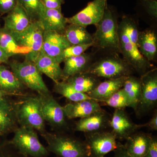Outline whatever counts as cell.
Segmentation results:
<instances>
[{
	"instance_id": "obj_1",
	"label": "cell",
	"mask_w": 157,
	"mask_h": 157,
	"mask_svg": "<svg viewBox=\"0 0 157 157\" xmlns=\"http://www.w3.org/2000/svg\"><path fill=\"white\" fill-rule=\"evenodd\" d=\"M139 33L135 20L131 17L124 16L118 25L121 53L123 56L124 60L142 75L148 71L151 65L142 56L138 49Z\"/></svg>"
},
{
	"instance_id": "obj_2",
	"label": "cell",
	"mask_w": 157,
	"mask_h": 157,
	"mask_svg": "<svg viewBox=\"0 0 157 157\" xmlns=\"http://www.w3.org/2000/svg\"><path fill=\"white\" fill-rule=\"evenodd\" d=\"M14 102L15 114L19 126L30 127L40 134L45 132V122L42 114L39 94H24Z\"/></svg>"
},
{
	"instance_id": "obj_3",
	"label": "cell",
	"mask_w": 157,
	"mask_h": 157,
	"mask_svg": "<svg viewBox=\"0 0 157 157\" xmlns=\"http://www.w3.org/2000/svg\"><path fill=\"white\" fill-rule=\"evenodd\" d=\"M47 144L49 152L58 157H90L89 148L85 141L73 137L45 132L41 135Z\"/></svg>"
},
{
	"instance_id": "obj_4",
	"label": "cell",
	"mask_w": 157,
	"mask_h": 157,
	"mask_svg": "<svg viewBox=\"0 0 157 157\" xmlns=\"http://www.w3.org/2000/svg\"><path fill=\"white\" fill-rule=\"evenodd\" d=\"M96 26V32L92 36L94 45L120 52L118 25L114 12L108 6L102 19Z\"/></svg>"
},
{
	"instance_id": "obj_5",
	"label": "cell",
	"mask_w": 157,
	"mask_h": 157,
	"mask_svg": "<svg viewBox=\"0 0 157 157\" xmlns=\"http://www.w3.org/2000/svg\"><path fill=\"white\" fill-rule=\"evenodd\" d=\"M9 142L25 157H46L49 154L46 147L40 142L37 131L30 127H18Z\"/></svg>"
},
{
	"instance_id": "obj_6",
	"label": "cell",
	"mask_w": 157,
	"mask_h": 157,
	"mask_svg": "<svg viewBox=\"0 0 157 157\" xmlns=\"http://www.w3.org/2000/svg\"><path fill=\"white\" fill-rule=\"evenodd\" d=\"M11 71L26 88L36 92L40 95L51 94L43 80L42 73L30 61H16L8 63Z\"/></svg>"
},
{
	"instance_id": "obj_7",
	"label": "cell",
	"mask_w": 157,
	"mask_h": 157,
	"mask_svg": "<svg viewBox=\"0 0 157 157\" xmlns=\"http://www.w3.org/2000/svg\"><path fill=\"white\" fill-rule=\"evenodd\" d=\"M132 70L134 69L124 60L108 57L90 65L85 72L98 78L111 79L130 76Z\"/></svg>"
},
{
	"instance_id": "obj_8",
	"label": "cell",
	"mask_w": 157,
	"mask_h": 157,
	"mask_svg": "<svg viewBox=\"0 0 157 157\" xmlns=\"http://www.w3.org/2000/svg\"><path fill=\"white\" fill-rule=\"evenodd\" d=\"M141 98L135 112L141 116L154 109L157 103V69L149 70L140 78Z\"/></svg>"
},
{
	"instance_id": "obj_9",
	"label": "cell",
	"mask_w": 157,
	"mask_h": 157,
	"mask_svg": "<svg viewBox=\"0 0 157 157\" xmlns=\"http://www.w3.org/2000/svg\"><path fill=\"white\" fill-rule=\"evenodd\" d=\"M44 32L41 22L36 21L31 23L26 29L21 32L10 33L18 44L32 50L30 53L25 56V59L31 61L41 51Z\"/></svg>"
},
{
	"instance_id": "obj_10",
	"label": "cell",
	"mask_w": 157,
	"mask_h": 157,
	"mask_svg": "<svg viewBox=\"0 0 157 157\" xmlns=\"http://www.w3.org/2000/svg\"><path fill=\"white\" fill-rule=\"evenodd\" d=\"M85 137V142L89 148L90 157H105L107 154L116 149L119 144L111 131L87 133Z\"/></svg>"
},
{
	"instance_id": "obj_11",
	"label": "cell",
	"mask_w": 157,
	"mask_h": 157,
	"mask_svg": "<svg viewBox=\"0 0 157 157\" xmlns=\"http://www.w3.org/2000/svg\"><path fill=\"white\" fill-rule=\"evenodd\" d=\"M107 0H93L72 17L67 18L68 24H75L86 28L96 25L102 19L107 7Z\"/></svg>"
},
{
	"instance_id": "obj_12",
	"label": "cell",
	"mask_w": 157,
	"mask_h": 157,
	"mask_svg": "<svg viewBox=\"0 0 157 157\" xmlns=\"http://www.w3.org/2000/svg\"><path fill=\"white\" fill-rule=\"evenodd\" d=\"M39 95L45 122L55 128L61 129L67 126V118L63 107L59 104L52 94Z\"/></svg>"
},
{
	"instance_id": "obj_13",
	"label": "cell",
	"mask_w": 157,
	"mask_h": 157,
	"mask_svg": "<svg viewBox=\"0 0 157 157\" xmlns=\"http://www.w3.org/2000/svg\"><path fill=\"white\" fill-rule=\"evenodd\" d=\"M109 126L117 139L126 140L138 129L144 128V124L134 123L124 109H116L111 117Z\"/></svg>"
},
{
	"instance_id": "obj_14",
	"label": "cell",
	"mask_w": 157,
	"mask_h": 157,
	"mask_svg": "<svg viewBox=\"0 0 157 157\" xmlns=\"http://www.w3.org/2000/svg\"><path fill=\"white\" fill-rule=\"evenodd\" d=\"M70 45L63 34L53 31H44L41 51L55 59L60 64L62 63V53Z\"/></svg>"
},
{
	"instance_id": "obj_15",
	"label": "cell",
	"mask_w": 157,
	"mask_h": 157,
	"mask_svg": "<svg viewBox=\"0 0 157 157\" xmlns=\"http://www.w3.org/2000/svg\"><path fill=\"white\" fill-rule=\"evenodd\" d=\"M111 117L102 109L88 116L79 119L76 123L75 130L86 134L104 131L109 126Z\"/></svg>"
},
{
	"instance_id": "obj_16",
	"label": "cell",
	"mask_w": 157,
	"mask_h": 157,
	"mask_svg": "<svg viewBox=\"0 0 157 157\" xmlns=\"http://www.w3.org/2000/svg\"><path fill=\"white\" fill-rule=\"evenodd\" d=\"M31 62L41 73L45 74L54 82L64 81L63 69L55 59L40 51Z\"/></svg>"
},
{
	"instance_id": "obj_17",
	"label": "cell",
	"mask_w": 157,
	"mask_h": 157,
	"mask_svg": "<svg viewBox=\"0 0 157 157\" xmlns=\"http://www.w3.org/2000/svg\"><path fill=\"white\" fill-rule=\"evenodd\" d=\"M5 97L0 99V137L14 133L19 127L14 107V101Z\"/></svg>"
},
{
	"instance_id": "obj_18",
	"label": "cell",
	"mask_w": 157,
	"mask_h": 157,
	"mask_svg": "<svg viewBox=\"0 0 157 157\" xmlns=\"http://www.w3.org/2000/svg\"><path fill=\"white\" fill-rule=\"evenodd\" d=\"M63 108L66 117L69 119L86 117L102 109L99 102L92 99L70 102Z\"/></svg>"
},
{
	"instance_id": "obj_19",
	"label": "cell",
	"mask_w": 157,
	"mask_h": 157,
	"mask_svg": "<svg viewBox=\"0 0 157 157\" xmlns=\"http://www.w3.org/2000/svg\"><path fill=\"white\" fill-rule=\"evenodd\" d=\"M152 138L150 134L136 132L126 139L124 146L131 157H144L149 148Z\"/></svg>"
},
{
	"instance_id": "obj_20",
	"label": "cell",
	"mask_w": 157,
	"mask_h": 157,
	"mask_svg": "<svg viewBox=\"0 0 157 157\" xmlns=\"http://www.w3.org/2000/svg\"><path fill=\"white\" fill-rule=\"evenodd\" d=\"M67 18L63 15L61 9L45 8L39 19L45 31H53L64 34L68 25Z\"/></svg>"
},
{
	"instance_id": "obj_21",
	"label": "cell",
	"mask_w": 157,
	"mask_h": 157,
	"mask_svg": "<svg viewBox=\"0 0 157 157\" xmlns=\"http://www.w3.org/2000/svg\"><path fill=\"white\" fill-rule=\"evenodd\" d=\"M26 87L19 81L10 68L0 64V90L9 96H21Z\"/></svg>"
},
{
	"instance_id": "obj_22",
	"label": "cell",
	"mask_w": 157,
	"mask_h": 157,
	"mask_svg": "<svg viewBox=\"0 0 157 157\" xmlns=\"http://www.w3.org/2000/svg\"><path fill=\"white\" fill-rule=\"evenodd\" d=\"M4 20L3 28L12 33L23 31L32 22L25 10L18 3L12 11L8 13Z\"/></svg>"
},
{
	"instance_id": "obj_23",
	"label": "cell",
	"mask_w": 157,
	"mask_h": 157,
	"mask_svg": "<svg viewBox=\"0 0 157 157\" xmlns=\"http://www.w3.org/2000/svg\"><path fill=\"white\" fill-rule=\"evenodd\" d=\"M128 76L107 79L101 82L88 95L99 103L104 102L123 87Z\"/></svg>"
},
{
	"instance_id": "obj_24",
	"label": "cell",
	"mask_w": 157,
	"mask_h": 157,
	"mask_svg": "<svg viewBox=\"0 0 157 157\" xmlns=\"http://www.w3.org/2000/svg\"><path fill=\"white\" fill-rule=\"evenodd\" d=\"M137 46L140 54L147 61L155 60L157 53V37L154 32L147 29L139 32Z\"/></svg>"
},
{
	"instance_id": "obj_25",
	"label": "cell",
	"mask_w": 157,
	"mask_h": 157,
	"mask_svg": "<svg viewBox=\"0 0 157 157\" xmlns=\"http://www.w3.org/2000/svg\"><path fill=\"white\" fill-rule=\"evenodd\" d=\"M64 81L71 85L78 91L87 95L101 82L99 78L86 72L70 76Z\"/></svg>"
},
{
	"instance_id": "obj_26",
	"label": "cell",
	"mask_w": 157,
	"mask_h": 157,
	"mask_svg": "<svg viewBox=\"0 0 157 157\" xmlns=\"http://www.w3.org/2000/svg\"><path fill=\"white\" fill-rule=\"evenodd\" d=\"M91 56L89 54L84 53L78 56L72 57L64 60L63 73L65 80L68 77L85 72L90 66Z\"/></svg>"
},
{
	"instance_id": "obj_27",
	"label": "cell",
	"mask_w": 157,
	"mask_h": 157,
	"mask_svg": "<svg viewBox=\"0 0 157 157\" xmlns=\"http://www.w3.org/2000/svg\"><path fill=\"white\" fill-rule=\"evenodd\" d=\"M0 46L10 57L16 55L26 56L32 50L18 44L11 33L4 28H0Z\"/></svg>"
},
{
	"instance_id": "obj_28",
	"label": "cell",
	"mask_w": 157,
	"mask_h": 157,
	"mask_svg": "<svg viewBox=\"0 0 157 157\" xmlns=\"http://www.w3.org/2000/svg\"><path fill=\"white\" fill-rule=\"evenodd\" d=\"M63 35L70 45L94 43L93 36L88 32L86 28L82 26L68 25Z\"/></svg>"
},
{
	"instance_id": "obj_29",
	"label": "cell",
	"mask_w": 157,
	"mask_h": 157,
	"mask_svg": "<svg viewBox=\"0 0 157 157\" xmlns=\"http://www.w3.org/2000/svg\"><path fill=\"white\" fill-rule=\"evenodd\" d=\"M132 107L136 111L141 98L140 78L130 75L127 77L122 87Z\"/></svg>"
},
{
	"instance_id": "obj_30",
	"label": "cell",
	"mask_w": 157,
	"mask_h": 157,
	"mask_svg": "<svg viewBox=\"0 0 157 157\" xmlns=\"http://www.w3.org/2000/svg\"><path fill=\"white\" fill-rule=\"evenodd\" d=\"M54 92L59 94L67 99L70 102H78L86 100H94L87 94L81 93L75 90L66 81L55 82L53 86Z\"/></svg>"
},
{
	"instance_id": "obj_31",
	"label": "cell",
	"mask_w": 157,
	"mask_h": 157,
	"mask_svg": "<svg viewBox=\"0 0 157 157\" xmlns=\"http://www.w3.org/2000/svg\"><path fill=\"white\" fill-rule=\"evenodd\" d=\"M17 3L25 10L32 22L39 21L45 9L41 0H17Z\"/></svg>"
},
{
	"instance_id": "obj_32",
	"label": "cell",
	"mask_w": 157,
	"mask_h": 157,
	"mask_svg": "<svg viewBox=\"0 0 157 157\" xmlns=\"http://www.w3.org/2000/svg\"><path fill=\"white\" fill-rule=\"evenodd\" d=\"M102 103L115 109H124L126 107H130V103L122 88Z\"/></svg>"
},
{
	"instance_id": "obj_33",
	"label": "cell",
	"mask_w": 157,
	"mask_h": 157,
	"mask_svg": "<svg viewBox=\"0 0 157 157\" xmlns=\"http://www.w3.org/2000/svg\"><path fill=\"white\" fill-rule=\"evenodd\" d=\"M94 46V43L82 45H70L66 48L62 53L61 60L62 63L65 59L78 56L85 53V52L91 46Z\"/></svg>"
},
{
	"instance_id": "obj_34",
	"label": "cell",
	"mask_w": 157,
	"mask_h": 157,
	"mask_svg": "<svg viewBox=\"0 0 157 157\" xmlns=\"http://www.w3.org/2000/svg\"><path fill=\"white\" fill-rule=\"evenodd\" d=\"M0 157H25L17 151L9 141L0 144Z\"/></svg>"
},
{
	"instance_id": "obj_35",
	"label": "cell",
	"mask_w": 157,
	"mask_h": 157,
	"mask_svg": "<svg viewBox=\"0 0 157 157\" xmlns=\"http://www.w3.org/2000/svg\"><path fill=\"white\" fill-rule=\"evenodd\" d=\"M139 1L147 13L151 17L157 19V0H139Z\"/></svg>"
},
{
	"instance_id": "obj_36",
	"label": "cell",
	"mask_w": 157,
	"mask_h": 157,
	"mask_svg": "<svg viewBox=\"0 0 157 157\" xmlns=\"http://www.w3.org/2000/svg\"><path fill=\"white\" fill-rule=\"evenodd\" d=\"M17 0H0V14L9 13L16 7Z\"/></svg>"
},
{
	"instance_id": "obj_37",
	"label": "cell",
	"mask_w": 157,
	"mask_h": 157,
	"mask_svg": "<svg viewBox=\"0 0 157 157\" xmlns=\"http://www.w3.org/2000/svg\"><path fill=\"white\" fill-rule=\"evenodd\" d=\"M44 7L47 9H61L64 0H41Z\"/></svg>"
},
{
	"instance_id": "obj_38",
	"label": "cell",
	"mask_w": 157,
	"mask_h": 157,
	"mask_svg": "<svg viewBox=\"0 0 157 157\" xmlns=\"http://www.w3.org/2000/svg\"><path fill=\"white\" fill-rule=\"evenodd\" d=\"M144 157H157V138L154 136L146 155Z\"/></svg>"
},
{
	"instance_id": "obj_39",
	"label": "cell",
	"mask_w": 157,
	"mask_h": 157,
	"mask_svg": "<svg viewBox=\"0 0 157 157\" xmlns=\"http://www.w3.org/2000/svg\"><path fill=\"white\" fill-rule=\"evenodd\" d=\"M144 127L147 128L150 131H157V111L156 110L154 113L152 117L148 122L144 124Z\"/></svg>"
},
{
	"instance_id": "obj_40",
	"label": "cell",
	"mask_w": 157,
	"mask_h": 157,
	"mask_svg": "<svg viewBox=\"0 0 157 157\" xmlns=\"http://www.w3.org/2000/svg\"><path fill=\"white\" fill-rule=\"evenodd\" d=\"M114 155L113 157H131L126 151L124 145L119 143L117 148L114 151Z\"/></svg>"
},
{
	"instance_id": "obj_41",
	"label": "cell",
	"mask_w": 157,
	"mask_h": 157,
	"mask_svg": "<svg viewBox=\"0 0 157 157\" xmlns=\"http://www.w3.org/2000/svg\"><path fill=\"white\" fill-rule=\"evenodd\" d=\"M10 58L0 46V64L8 63Z\"/></svg>"
},
{
	"instance_id": "obj_42",
	"label": "cell",
	"mask_w": 157,
	"mask_h": 157,
	"mask_svg": "<svg viewBox=\"0 0 157 157\" xmlns=\"http://www.w3.org/2000/svg\"><path fill=\"white\" fill-rule=\"evenodd\" d=\"M9 95L7 94L6 93H4V92L2 91V90H0V99H2L3 98L6 97H9Z\"/></svg>"
},
{
	"instance_id": "obj_43",
	"label": "cell",
	"mask_w": 157,
	"mask_h": 157,
	"mask_svg": "<svg viewBox=\"0 0 157 157\" xmlns=\"http://www.w3.org/2000/svg\"></svg>"
}]
</instances>
